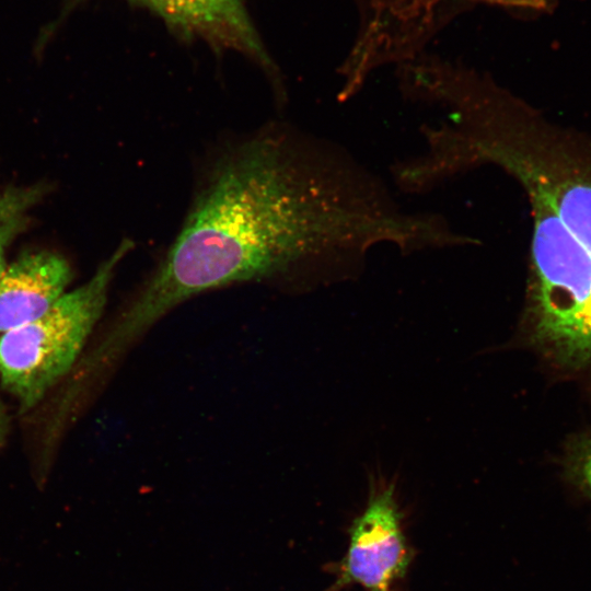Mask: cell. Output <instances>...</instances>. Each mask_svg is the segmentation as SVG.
<instances>
[{
  "label": "cell",
  "mask_w": 591,
  "mask_h": 591,
  "mask_svg": "<svg viewBox=\"0 0 591 591\" xmlns=\"http://www.w3.org/2000/svg\"><path fill=\"white\" fill-rule=\"evenodd\" d=\"M401 520L393 485L376 489L350 529L349 546L329 591L351 583L390 591L412 559Z\"/></svg>",
  "instance_id": "cell-4"
},
{
  "label": "cell",
  "mask_w": 591,
  "mask_h": 591,
  "mask_svg": "<svg viewBox=\"0 0 591 591\" xmlns=\"http://www.w3.org/2000/svg\"><path fill=\"white\" fill-rule=\"evenodd\" d=\"M80 0H70L68 4ZM157 14L185 39H199L217 51L245 55L277 79L243 0H129Z\"/></svg>",
  "instance_id": "cell-5"
},
{
  "label": "cell",
  "mask_w": 591,
  "mask_h": 591,
  "mask_svg": "<svg viewBox=\"0 0 591 591\" xmlns=\"http://www.w3.org/2000/svg\"><path fill=\"white\" fill-rule=\"evenodd\" d=\"M448 155L459 175L493 166L524 190L531 297L558 335L591 350V134L494 85L459 113Z\"/></svg>",
  "instance_id": "cell-2"
},
{
  "label": "cell",
  "mask_w": 591,
  "mask_h": 591,
  "mask_svg": "<svg viewBox=\"0 0 591 591\" xmlns=\"http://www.w3.org/2000/svg\"><path fill=\"white\" fill-rule=\"evenodd\" d=\"M578 476L591 495V439L581 448L577 461Z\"/></svg>",
  "instance_id": "cell-8"
},
{
  "label": "cell",
  "mask_w": 591,
  "mask_h": 591,
  "mask_svg": "<svg viewBox=\"0 0 591 591\" xmlns=\"http://www.w3.org/2000/svg\"><path fill=\"white\" fill-rule=\"evenodd\" d=\"M419 65H420V63H419ZM417 66H418V65H417ZM417 66H416V67H417ZM414 68H415V67H414ZM414 68H413V69H414ZM413 69H412V70H413ZM412 70H409V71H412ZM409 71H408V72H409ZM407 74H408V73H407ZM407 74H406V76H407ZM406 76H405V77H406ZM405 77H404V78H405ZM403 80H404V79H403ZM403 80H402V82H403ZM402 82H401V84H402ZM401 84H399V85H401Z\"/></svg>",
  "instance_id": "cell-10"
},
{
  "label": "cell",
  "mask_w": 591,
  "mask_h": 591,
  "mask_svg": "<svg viewBox=\"0 0 591 591\" xmlns=\"http://www.w3.org/2000/svg\"><path fill=\"white\" fill-rule=\"evenodd\" d=\"M42 185L0 190V276L7 268V250L26 228L31 210L44 196Z\"/></svg>",
  "instance_id": "cell-7"
},
{
  "label": "cell",
  "mask_w": 591,
  "mask_h": 591,
  "mask_svg": "<svg viewBox=\"0 0 591 591\" xmlns=\"http://www.w3.org/2000/svg\"><path fill=\"white\" fill-rule=\"evenodd\" d=\"M69 263L49 251L30 252L0 276V336L44 314L67 290Z\"/></svg>",
  "instance_id": "cell-6"
},
{
  "label": "cell",
  "mask_w": 591,
  "mask_h": 591,
  "mask_svg": "<svg viewBox=\"0 0 591 591\" xmlns=\"http://www.w3.org/2000/svg\"><path fill=\"white\" fill-rule=\"evenodd\" d=\"M445 216L410 210L344 146L269 125L220 146L205 162L175 240L109 326L130 349L186 300L297 269L360 268L368 253L465 247Z\"/></svg>",
  "instance_id": "cell-1"
},
{
  "label": "cell",
  "mask_w": 591,
  "mask_h": 591,
  "mask_svg": "<svg viewBox=\"0 0 591 591\" xmlns=\"http://www.w3.org/2000/svg\"><path fill=\"white\" fill-rule=\"evenodd\" d=\"M9 430H10L9 416L2 402L0 401V449H2L7 442Z\"/></svg>",
  "instance_id": "cell-9"
},
{
  "label": "cell",
  "mask_w": 591,
  "mask_h": 591,
  "mask_svg": "<svg viewBox=\"0 0 591 591\" xmlns=\"http://www.w3.org/2000/svg\"><path fill=\"white\" fill-rule=\"evenodd\" d=\"M132 247L131 240H123L85 283L0 336V382L21 413L35 408L76 366L104 311L117 266Z\"/></svg>",
  "instance_id": "cell-3"
}]
</instances>
